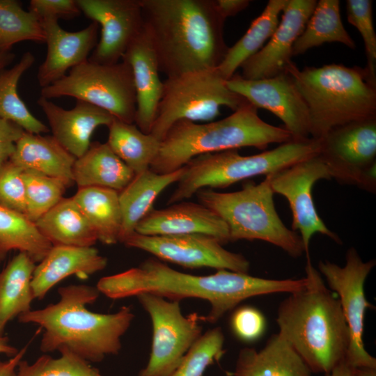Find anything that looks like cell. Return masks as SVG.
Returning a JSON list of instances; mask_svg holds the SVG:
<instances>
[{
  "mask_svg": "<svg viewBox=\"0 0 376 376\" xmlns=\"http://www.w3.org/2000/svg\"><path fill=\"white\" fill-rule=\"evenodd\" d=\"M304 278L269 279L225 269L198 276L177 271L160 260L150 258L139 267L104 276L96 288L106 297L118 299L149 293L169 300L197 298L210 309L200 320L215 323L242 301L256 296L292 293L301 289Z\"/></svg>",
  "mask_w": 376,
  "mask_h": 376,
  "instance_id": "6da1fadb",
  "label": "cell"
},
{
  "mask_svg": "<svg viewBox=\"0 0 376 376\" xmlns=\"http://www.w3.org/2000/svg\"><path fill=\"white\" fill-rule=\"evenodd\" d=\"M143 29L167 77L217 68L227 50L214 0H139Z\"/></svg>",
  "mask_w": 376,
  "mask_h": 376,
  "instance_id": "7a4b0ae2",
  "label": "cell"
},
{
  "mask_svg": "<svg viewBox=\"0 0 376 376\" xmlns=\"http://www.w3.org/2000/svg\"><path fill=\"white\" fill-rule=\"evenodd\" d=\"M59 300L45 308L20 315L21 323L43 329L40 344L43 353L69 351L88 363H100L107 356L116 355L121 338L134 318L130 306L113 313H100L87 308L100 295L96 287L70 285L58 290Z\"/></svg>",
  "mask_w": 376,
  "mask_h": 376,
  "instance_id": "3957f363",
  "label": "cell"
},
{
  "mask_svg": "<svg viewBox=\"0 0 376 376\" xmlns=\"http://www.w3.org/2000/svg\"><path fill=\"white\" fill-rule=\"evenodd\" d=\"M306 285L279 304V334L302 358L313 373L329 374L345 359L350 333L336 293L306 258Z\"/></svg>",
  "mask_w": 376,
  "mask_h": 376,
  "instance_id": "277c9868",
  "label": "cell"
},
{
  "mask_svg": "<svg viewBox=\"0 0 376 376\" xmlns=\"http://www.w3.org/2000/svg\"><path fill=\"white\" fill-rule=\"evenodd\" d=\"M292 140L284 127L265 122L258 109L247 102L221 120L203 124L188 120L175 123L161 141L149 169L157 173H171L201 155L243 147L264 150L272 143Z\"/></svg>",
  "mask_w": 376,
  "mask_h": 376,
  "instance_id": "5b68a950",
  "label": "cell"
},
{
  "mask_svg": "<svg viewBox=\"0 0 376 376\" xmlns=\"http://www.w3.org/2000/svg\"><path fill=\"white\" fill-rule=\"evenodd\" d=\"M285 71L307 105L311 138L318 139L336 127L376 117V80L365 68L333 63L300 70L291 61Z\"/></svg>",
  "mask_w": 376,
  "mask_h": 376,
  "instance_id": "8992f818",
  "label": "cell"
},
{
  "mask_svg": "<svg viewBox=\"0 0 376 376\" xmlns=\"http://www.w3.org/2000/svg\"><path fill=\"white\" fill-rule=\"evenodd\" d=\"M318 139L292 140L274 149L243 156L237 150L196 156L185 166V172L168 204L191 198L201 189L226 188L260 175H267L318 154Z\"/></svg>",
  "mask_w": 376,
  "mask_h": 376,
  "instance_id": "52a82bcc",
  "label": "cell"
},
{
  "mask_svg": "<svg viewBox=\"0 0 376 376\" xmlns=\"http://www.w3.org/2000/svg\"><path fill=\"white\" fill-rule=\"evenodd\" d=\"M274 194L265 177L258 184L244 183L239 191L218 192L205 188L196 194L200 203L217 214L226 224L230 242L262 240L293 258L300 257L305 253L301 238L280 219Z\"/></svg>",
  "mask_w": 376,
  "mask_h": 376,
  "instance_id": "ba28073f",
  "label": "cell"
},
{
  "mask_svg": "<svg viewBox=\"0 0 376 376\" xmlns=\"http://www.w3.org/2000/svg\"><path fill=\"white\" fill-rule=\"evenodd\" d=\"M226 81L217 68L167 77L150 134L161 141L180 120L211 122L221 107L234 111L246 103Z\"/></svg>",
  "mask_w": 376,
  "mask_h": 376,
  "instance_id": "9c48e42d",
  "label": "cell"
},
{
  "mask_svg": "<svg viewBox=\"0 0 376 376\" xmlns=\"http://www.w3.org/2000/svg\"><path fill=\"white\" fill-rule=\"evenodd\" d=\"M40 96L49 100L74 97L102 109L121 121H135L136 100L132 72L123 59L113 64H100L88 59L61 79L42 88Z\"/></svg>",
  "mask_w": 376,
  "mask_h": 376,
  "instance_id": "30bf717a",
  "label": "cell"
},
{
  "mask_svg": "<svg viewBox=\"0 0 376 376\" xmlns=\"http://www.w3.org/2000/svg\"><path fill=\"white\" fill-rule=\"evenodd\" d=\"M318 141L331 178L376 192V117L333 128Z\"/></svg>",
  "mask_w": 376,
  "mask_h": 376,
  "instance_id": "8fae6325",
  "label": "cell"
},
{
  "mask_svg": "<svg viewBox=\"0 0 376 376\" xmlns=\"http://www.w3.org/2000/svg\"><path fill=\"white\" fill-rule=\"evenodd\" d=\"M136 297L152 326L150 357L139 376H171L202 335L200 315H184L178 301L149 293Z\"/></svg>",
  "mask_w": 376,
  "mask_h": 376,
  "instance_id": "7c38bea8",
  "label": "cell"
},
{
  "mask_svg": "<svg viewBox=\"0 0 376 376\" xmlns=\"http://www.w3.org/2000/svg\"><path fill=\"white\" fill-rule=\"evenodd\" d=\"M375 265L374 259L363 261L354 247L347 251L343 266L329 260L318 263L319 272L336 294L346 320L351 340L345 361L353 368H376V359L367 352L363 340L365 313L374 307L366 298L364 284Z\"/></svg>",
  "mask_w": 376,
  "mask_h": 376,
  "instance_id": "4fadbf2b",
  "label": "cell"
},
{
  "mask_svg": "<svg viewBox=\"0 0 376 376\" xmlns=\"http://www.w3.org/2000/svg\"><path fill=\"white\" fill-rule=\"evenodd\" d=\"M274 193L288 201L292 214V230H298L306 258L309 244L315 233L327 236L337 244L340 238L325 225L319 216L313 198L314 185L320 180H331L328 169L316 155L265 176Z\"/></svg>",
  "mask_w": 376,
  "mask_h": 376,
  "instance_id": "5bb4252c",
  "label": "cell"
},
{
  "mask_svg": "<svg viewBox=\"0 0 376 376\" xmlns=\"http://www.w3.org/2000/svg\"><path fill=\"white\" fill-rule=\"evenodd\" d=\"M123 244L187 268L210 267L245 274L250 268L242 254L228 251L217 239L201 234L145 235L134 232Z\"/></svg>",
  "mask_w": 376,
  "mask_h": 376,
  "instance_id": "9a60e30c",
  "label": "cell"
},
{
  "mask_svg": "<svg viewBox=\"0 0 376 376\" xmlns=\"http://www.w3.org/2000/svg\"><path fill=\"white\" fill-rule=\"evenodd\" d=\"M226 83L230 90L256 108L268 110L276 116L293 140L311 138L307 105L286 71L260 79H246L235 74Z\"/></svg>",
  "mask_w": 376,
  "mask_h": 376,
  "instance_id": "2e32d148",
  "label": "cell"
},
{
  "mask_svg": "<svg viewBox=\"0 0 376 376\" xmlns=\"http://www.w3.org/2000/svg\"><path fill=\"white\" fill-rule=\"evenodd\" d=\"M82 13L100 26V38L88 60L100 64L121 61L143 31L139 0H77Z\"/></svg>",
  "mask_w": 376,
  "mask_h": 376,
  "instance_id": "e0dca14e",
  "label": "cell"
},
{
  "mask_svg": "<svg viewBox=\"0 0 376 376\" xmlns=\"http://www.w3.org/2000/svg\"><path fill=\"white\" fill-rule=\"evenodd\" d=\"M316 0H288L274 33L264 47L240 67L241 77L260 79L285 72L292 61L295 42L303 32Z\"/></svg>",
  "mask_w": 376,
  "mask_h": 376,
  "instance_id": "ac0fdd59",
  "label": "cell"
},
{
  "mask_svg": "<svg viewBox=\"0 0 376 376\" xmlns=\"http://www.w3.org/2000/svg\"><path fill=\"white\" fill-rule=\"evenodd\" d=\"M45 35L47 54L38 68L37 80L41 88L48 86L86 61L97 43L99 25L92 22L77 31L61 27L56 18L40 20Z\"/></svg>",
  "mask_w": 376,
  "mask_h": 376,
  "instance_id": "d6986e66",
  "label": "cell"
},
{
  "mask_svg": "<svg viewBox=\"0 0 376 376\" xmlns=\"http://www.w3.org/2000/svg\"><path fill=\"white\" fill-rule=\"evenodd\" d=\"M135 232L145 235L201 234L222 244L230 242L224 221L203 204L182 201L163 209H152L136 225Z\"/></svg>",
  "mask_w": 376,
  "mask_h": 376,
  "instance_id": "ffe728a7",
  "label": "cell"
},
{
  "mask_svg": "<svg viewBox=\"0 0 376 376\" xmlns=\"http://www.w3.org/2000/svg\"><path fill=\"white\" fill-rule=\"evenodd\" d=\"M37 104L47 119L52 136L76 159L88 150L95 130L102 125L108 127L114 118L107 111L79 100L70 109L41 96Z\"/></svg>",
  "mask_w": 376,
  "mask_h": 376,
  "instance_id": "44dd1931",
  "label": "cell"
},
{
  "mask_svg": "<svg viewBox=\"0 0 376 376\" xmlns=\"http://www.w3.org/2000/svg\"><path fill=\"white\" fill-rule=\"evenodd\" d=\"M107 265V258L93 246L52 245L36 265L31 280L33 297L41 299L67 277L85 278L104 269Z\"/></svg>",
  "mask_w": 376,
  "mask_h": 376,
  "instance_id": "7402d4cb",
  "label": "cell"
},
{
  "mask_svg": "<svg viewBox=\"0 0 376 376\" xmlns=\"http://www.w3.org/2000/svg\"><path fill=\"white\" fill-rule=\"evenodd\" d=\"M122 59L129 63L132 72L136 100L135 125L141 132L150 134L162 97L163 81L159 78L155 52L143 29Z\"/></svg>",
  "mask_w": 376,
  "mask_h": 376,
  "instance_id": "603a6c76",
  "label": "cell"
},
{
  "mask_svg": "<svg viewBox=\"0 0 376 376\" xmlns=\"http://www.w3.org/2000/svg\"><path fill=\"white\" fill-rule=\"evenodd\" d=\"M312 373L295 349L277 333L259 350L241 349L231 376H311Z\"/></svg>",
  "mask_w": 376,
  "mask_h": 376,
  "instance_id": "cb8c5ba5",
  "label": "cell"
},
{
  "mask_svg": "<svg viewBox=\"0 0 376 376\" xmlns=\"http://www.w3.org/2000/svg\"><path fill=\"white\" fill-rule=\"evenodd\" d=\"M76 158L52 136L24 132L17 141L10 161L24 170H32L59 178L68 187L74 184Z\"/></svg>",
  "mask_w": 376,
  "mask_h": 376,
  "instance_id": "d4e9b609",
  "label": "cell"
},
{
  "mask_svg": "<svg viewBox=\"0 0 376 376\" xmlns=\"http://www.w3.org/2000/svg\"><path fill=\"white\" fill-rule=\"evenodd\" d=\"M185 172L184 166L168 173H157L148 169L134 175L132 180L119 192L122 213L120 242L135 232L138 223L153 208L160 193L173 183L178 182Z\"/></svg>",
  "mask_w": 376,
  "mask_h": 376,
  "instance_id": "484cf974",
  "label": "cell"
},
{
  "mask_svg": "<svg viewBox=\"0 0 376 376\" xmlns=\"http://www.w3.org/2000/svg\"><path fill=\"white\" fill-rule=\"evenodd\" d=\"M134 175L107 142L91 143L88 150L76 159L72 169L73 181L78 188L98 187L120 192Z\"/></svg>",
  "mask_w": 376,
  "mask_h": 376,
  "instance_id": "4316f807",
  "label": "cell"
},
{
  "mask_svg": "<svg viewBox=\"0 0 376 376\" xmlns=\"http://www.w3.org/2000/svg\"><path fill=\"white\" fill-rule=\"evenodd\" d=\"M35 267L36 262L19 251L0 271V336L11 320L31 310Z\"/></svg>",
  "mask_w": 376,
  "mask_h": 376,
  "instance_id": "83f0119b",
  "label": "cell"
},
{
  "mask_svg": "<svg viewBox=\"0 0 376 376\" xmlns=\"http://www.w3.org/2000/svg\"><path fill=\"white\" fill-rule=\"evenodd\" d=\"M52 245L93 246L97 235L72 197L63 198L35 222Z\"/></svg>",
  "mask_w": 376,
  "mask_h": 376,
  "instance_id": "f1b7e54d",
  "label": "cell"
},
{
  "mask_svg": "<svg viewBox=\"0 0 376 376\" xmlns=\"http://www.w3.org/2000/svg\"><path fill=\"white\" fill-rule=\"evenodd\" d=\"M94 230L97 240L111 245L120 242L122 213L119 192L108 188H78L72 196Z\"/></svg>",
  "mask_w": 376,
  "mask_h": 376,
  "instance_id": "f546056e",
  "label": "cell"
},
{
  "mask_svg": "<svg viewBox=\"0 0 376 376\" xmlns=\"http://www.w3.org/2000/svg\"><path fill=\"white\" fill-rule=\"evenodd\" d=\"M288 0H269L261 14L251 24L244 36L228 50L217 70L228 80L269 40L279 23Z\"/></svg>",
  "mask_w": 376,
  "mask_h": 376,
  "instance_id": "4dcf8cb0",
  "label": "cell"
},
{
  "mask_svg": "<svg viewBox=\"0 0 376 376\" xmlns=\"http://www.w3.org/2000/svg\"><path fill=\"white\" fill-rule=\"evenodd\" d=\"M107 127V144L134 175L148 170L159 152L161 141L151 134L141 132L134 123L116 118Z\"/></svg>",
  "mask_w": 376,
  "mask_h": 376,
  "instance_id": "1f68e13d",
  "label": "cell"
},
{
  "mask_svg": "<svg viewBox=\"0 0 376 376\" xmlns=\"http://www.w3.org/2000/svg\"><path fill=\"white\" fill-rule=\"evenodd\" d=\"M327 42L342 43L355 49L353 39L343 24L338 0H320L306 26L294 44L292 56Z\"/></svg>",
  "mask_w": 376,
  "mask_h": 376,
  "instance_id": "d6a6232c",
  "label": "cell"
},
{
  "mask_svg": "<svg viewBox=\"0 0 376 376\" xmlns=\"http://www.w3.org/2000/svg\"><path fill=\"white\" fill-rule=\"evenodd\" d=\"M34 62V55L26 52L13 67L0 72V118L15 123L26 132L41 134L49 128L31 113L17 92L20 78Z\"/></svg>",
  "mask_w": 376,
  "mask_h": 376,
  "instance_id": "836d02e7",
  "label": "cell"
},
{
  "mask_svg": "<svg viewBox=\"0 0 376 376\" xmlns=\"http://www.w3.org/2000/svg\"><path fill=\"white\" fill-rule=\"evenodd\" d=\"M52 244L26 214L0 206V253L12 250L26 253L39 263Z\"/></svg>",
  "mask_w": 376,
  "mask_h": 376,
  "instance_id": "e575fe53",
  "label": "cell"
},
{
  "mask_svg": "<svg viewBox=\"0 0 376 376\" xmlns=\"http://www.w3.org/2000/svg\"><path fill=\"white\" fill-rule=\"evenodd\" d=\"M23 41L45 43L40 19L17 1L0 0V52Z\"/></svg>",
  "mask_w": 376,
  "mask_h": 376,
  "instance_id": "d590c367",
  "label": "cell"
},
{
  "mask_svg": "<svg viewBox=\"0 0 376 376\" xmlns=\"http://www.w3.org/2000/svg\"><path fill=\"white\" fill-rule=\"evenodd\" d=\"M26 215L36 222L63 197L68 185L62 180L32 170H23Z\"/></svg>",
  "mask_w": 376,
  "mask_h": 376,
  "instance_id": "8d00e7d4",
  "label": "cell"
},
{
  "mask_svg": "<svg viewBox=\"0 0 376 376\" xmlns=\"http://www.w3.org/2000/svg\"><path fill=\"white\" fill-rule=\"evenodd\" d=\"M58 358L42 355L29 363L22 360L16 376H103L91 363L66 350L59 352Z\"/></svg>",
  "mask_w": 376,
  "mask_h": 376,
  "instance_id": "74e56055",
  "label": "cell"
},
{
  "mask_svg": "<svg viewBox=\"0 0 376 376\" xmlns=\"http://www.w3.org/2000/svg\"><path fill=\"white\" fill-rule=\"evenodd\" d=\"M224 340L221 327L207 330L191 346L171 376H203L207 368L224 354Z\"/></svg>",
  "mask_w": 376,
  "mask_h": 376,
  "instance_id": "f35d334b",
  "label": "cell"
},
{
  "mask_svg": "<svg viewBox=\"0 0 376 376\" xmlns=\"http://www.w3.org/2000/svg\"><path fill=\"white\" fill-rule=\"evenodd\" d=\"M347 21L359 31L365 45L367 65L365 69L376 80V35L373 22L372 1L347 0Z\"/></svg>",
  "mask_w": 376,
  "mask_h": 376,
  "instance_id": "ab89813d",
  "label": "cell"
},
{
  "mask_svg": "<svg viewBox=\"0 0 376 376\" xmlns=\"http://www.w3.org/2000/svg\"><path fill=\"white\" fill-rule=\"evenodd\" d=\"M23 170L10 160L0 167V206L26 214Z\"/></svg>",
  "mask_w": 376,
  "mask_h": 376,
  "instance_id": "60d3db41",
  "label": "cell"
},
{
  "mask_svg": "<svg viewBox=\"0 0 376 376\" xmlns=\"http://www.w3.org/2000/svg\"><path fill=\"white\" fill-rule=\"evenodd\" d=\"M230 325L238 338L250 342L257 340L263 334L266 320L259 310L253 306H245L233 312Z\"/></svg>",
  "mask_w": 376,
  "mask_h": 376,
  "instance_id": "b9f144b4",
  "label": "cell"
},
{
  "mask_svg": "<svg viewBox=\"0 0 376 376\" xmlns=\"http://www.w3.org/2000/svg\"><path fill=\"white\" fill-rule=\"evenodd\" d=\"M29 10L40 20L46 18H73L81 13L77 0H31Z\"/></svg>",
  "mask_w": 376,
  "mask_h": 376,
  "instance_id": "7bdbcfd3",
  "label": "cell"
},
{
  "mask_svg": "<svg viewBox=\"0 0 376 376\" xmlns=\"http://www.w3.org/2000/svg\"><path fill=\"white\" fill-rule=\"evenodd\" d=\"M24 132L15 123L0 118V167L10 160L17 141Z\"/></svg>",
  "mask_w": 376,
  "mask_h": 376,
  "instance_id": "ee69618b",
  "label": "cell"
},
{
  "mask_svg": "<svg viewBox=\"0 0 376 376\" xmlns=\"http://www.w3.org/2000/svg\"><path fill=\"white\" fill-rule=\"evenodd\" d=\"M220 15L226 19L244 10L250 3L249 0H214Z\"/></svg>",
  "mask_w": 376,
  "mask_h": 376,
  "instance_id": "f6af8a7d",
  "label": "cell"
},
{
  "mask_svg": "<svg viewBox=\"0 0 376 376\" xmlns=\"http://www.w3.org/2000/svg\"><path fill=\"white\" fill-rule=\"evenodd\" d=\"M27 347V345L23 347L15 356L7 361L0 359V376H16L18 365L23 359Z\"/></svg>",
  "mask_w": 376,
  "mask_h": 376,
  "instance_id": "bcb514c9",
  "label": "cell"
},
{
  "mask_svg": "<svg viewBox=\"0 0 376 376\" xmlns=\"http://www.w3.org/2000/svg\"><path fill=\"white\" fill-rule=\"evenodd\" d=\"M352 370L353 367L345 359L325 376H352Z\"/></svg>",
  "mask_w": 376,
  "mask_h": 376,
  "instance_id": "7dc6e473",
  "label": "cell"
},
{
  "mask_svg": "<svg viewBox=\"0 0 376 376\" xmlns=\"http://www.w3.org/2000/svg\"><path fill=\"white\" fill-rule=\"evenodd\" d=\"M19 350L13 346L8 336H0V354H6L8 357H13L17 352Z\"/></svg>",
  "mask_w": 376,
  "mask_h": 376,
  "instance_id": "c3c4849f",
  "label": "cell"
},
{
  "mask_svg": "<svg viewBox=\"0 0 376 376\" xmlns=\"http://www.w3.org/2000/svg\"><path fill=\"white\" fill-rule=\"evenodd\" d=\"M15 55L11 52H0V72L7 68L15 59Z\"/></svg>",
  "mask_w": 376,
  "mask_h": 376,
  "instance_id": "681fc988",
  "label": "cell"
},
{
  "mask_svg": "<svg viewBox=\"0 0 376 376\" xmlns=\"http://www.w3.org/2000/svg\"><path fill=\"white\" fill-rule=\"evenodd\" d=\"M352 376H376V368H353Z\"/></svg>",
  "mask_w": 376,
  "mask_h": 376,
  "instance_id": "f907efd6",
  "label": "cell"
},
{
  "mask_svg": "<svg viewBox=\"0 0 376 376\" xmlns=\"http://www.w3.org/2000/svg\"><path fill=\"white\" fill-rule=\"evenodd\" d=\"M4 258H5V257L0 253V265H1V263L3 260Z\"/></svg>",
  "mask_w": 376,
  "mask_h": 376,
  "instance_id": "816d5d0a",
  "label": "cell"
}]
</instances>
